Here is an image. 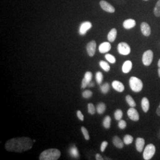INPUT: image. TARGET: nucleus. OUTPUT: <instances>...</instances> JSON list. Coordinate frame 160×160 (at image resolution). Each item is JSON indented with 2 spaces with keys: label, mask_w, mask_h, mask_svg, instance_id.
Instances as JSON below:
<instances>
[{
  "label": "nucleus",
  "mask_w": 160,
  "mask_h": 160,
  "mask_svg": "<svg viewBox=\"0 0 160 160\" xmlns=\"http://www.w3.org/2000/svg\"><path fill=\"white\" fill-rule=\"evenodd\" d=\"M33 140L30 138H14L6 142L5 148L8 151L23 152L31 149L33 147Z\"/></svg>",
  "instance_id": "obj_1"
},
{
  "label": "nucleus",
  "mask_w": 160,
  "mask_h": 160,
  "mask_svg": "<svg viewBox=\"0 0 160 160\" xmlns=\"http://www.w3.org/2000/svg\"><path fill=\"white\" fill-rule=\"evenodd\" d=\"M61 157V151L58 149H49L43 151L39 156L40 160H57Z\"/></svg>",
  "instance_id": "obj_2"
},
{
  "label": "nucleus",
  "mask_w": 160,
  "mask_h": 160,
  "mask_svg": "<svg viewBox=\"0 0 160 160\" xmlns=\"http://www.w3.org/2000/svg\"><path fill=\"white\" fill-rule=\"evenodd\" d=\"M129 86L133 92H140L143 88L142 81L136 77H132L129 79Z\"/></svg>",
  "instance_id": "obj_3"
},
{
  "label": "nucleus",
  "mask_w": 160,
  "mask_h": 160,
  "mask_svg": "<svg viewBox=\"0 0 160 160\" xmlns=\"http://www.w3.org/2000/svg\"><path fill=\"white\" fill-rule=\"evenodd\" d=\"M155 151V147L153 144L150 143L147 145L143 151V157L144 160H151L154 155Z\"/></svg>",
  "instance_id": "obj_4"
},
{
  "label": "nucleus",
  "mask_w": 160,
  "mask_h": 160,
  "mask_svg": "<svg viewBox=\"0 0 160 160\" xmlns=\"http://www.w3.org/2000/svg\"><path fill=\"white\" fill-rule=\"evenodd\" d=\"M154 54L151 50H148L143 53L142 55V62L145 66H149L153 60Z\"/></svg>",
  "instance_id": "obj_5"
},
{
  "label": "nucleus",
  "mask_w": 160,
  "mask_h": 160,
  "mask_svg": "<svg viewBox=\"0 0 160 160\" xmlns=\"http://www.w3.org/2000/svg\"><path fill=\"white\" fill-rule=\"evenodd\" d=\"M118 51L120 55H128L131 53V48L125 42H120L118 46Z\"/></svg>",
  "instance_id": "obj_6"
},
{
  "label": "nucleus",
  "mask_w": 160,
  "mask_h": 160,
  "mask_svg": "<svg viewBox=\"0 0 160 160\" xmlns=\"http://www.w3.org/2000/svg\"><path fill=\"white\" fill-rule=\"evenodd\" d=\"M100 6L103 10L105 12H110V13H113L115 12V8H114V7L112 5H111L108 2H107L104 0L100 1Z\"/></svg>",
  "instance_id": "obj_7"
},
{
  "label": "nucleus",
  "mask_w": 160,
  "mask_h": 160,
  "mask_svg": "<svg viewBox=\"0 0 160 160\" xmlns=\"http://www.w3.org/2000/svg\"><path fill=\"white\" fill-rule=\"evenodd\" d=\"M96 42L94 40H92L87 45V51L90 57H93L96 53Z\"/></svg>",
  "instance_id": "obj_8"
},
{
  "label": "nucleus",
  "mask_w": 160,
  "mask_h": 160,
  "mask_svg": "<svg viewBox=\"0 0 160 160\" xmlns=\"http://www.w3.org/2000/svg\"><path fill=\"white\" fill-rule=\"evenodd\" d=\"M92 24L90 22H84L80 25L79 34L81 36L85 35L86 33L92 28Z\"/></svg>",
  "instance_id": "obj_9"
},
{
  "label": "nucleus",
  "mask_w": 160,
  "mask_h": 160,
  "mask_svg": "<svg viewBox=\"0 0 160 160\" xmlns=\"http://www.w3.org/2000/svg\"><path fill=\"white\" fill-rule=\"evenodd\" d=\"M127 113L129 118L131 120L137 122L139 119V114L138 113L137 110L134 109V108L131 107L130 109H128Z\"/></svg>",
  "instance_id": "obj_10"
},
{
  "label": "nucleus",
  "mask_w": 160,
  "mask_h": 160,
  "mask_svg": "<svg viewBox=\"0 0 160 160\" xmlns=\"http://www.w3.org/2000/svg\"><path fill=\"white\" fill-rule=\"evenodd\" d=\"M92 72L90 71L86 72V74L84 75V77L82 80L81 88L82 89L86 88V87L88 86L89 83L92 81Z\"/></svg>",
  "instance_id": "obj_11"
},
{
  "label": "nucleus",
  "mask_w": 160,
  "mask_h": 160,
  "mask_svg": "<svg viewBox=\"0 0 160 160\" xmlns=\"http://www.w3.org/2000/svg\"><path fill=\"white\" fill-rule=\"evenodd\" d=\"M141 30L142 33L145 36L148 37L151 33V28L149 26L148 24L146 22H142L141 24Z\"/></svg>",
  "instance_id": "obj_12"
},
{
  "label": "nucleus",
  "mask_w": 160,
  "mask_h": 160,
  "mask_svg": "<svg viewBox=\"0 0 160 160\" xmlns=\"http://www.w3.org/2000/svg\"><path fill=\"white\" fill-rule=\"evenodd\" d=\"M111 45L109 42H105L101 43L98 47V50L101 53H107L111 49Z\"/></svg>",
  "instance_id": "obj_13"
},
{
  "label": "nucleus",
  "mask_w": 160,
  "mask_h": 160,
  "mask_svg": "<svg viewBox=\"0 0 160 160\" xmlns=\"http://www.w3.org/2000/svg\"><path fill=\"white\" fill-rule=\"evenodd\" d=\"M112 85L113 88L117 92H123L125 90V86L119 81H116V80L113 81L112 82Z\"/></svg>",
  "instance_id": "obj_14"
},
{
  "label": "nucleus",
  "mask_w": 160,
  "mask_h": 160,
  "mask_svg": "<svg viewBox=\"0 0 160 160\" xmlns=\"http://www.w3.org/2000/svg\"><path fill=\"white\" fill-rule=\"evenodd\" d=\"M123 28L126 29H131L136 26V22L135 20L129 18L124 21L123 23Z\"/></svg>",
  "instance_id": "obj_15"
},
{
  "label": "nucleus",
  "mask_w": 160,
  "mask_h": 160,
  "mask_svg": "<svg viewBox=\"0 0 160 160\" xmlns=\"http://www.w3.org/2000/svg\"><path fill=\"white\" fill-rule=\"evenodd\" d=\"M136 148L138 152H141L143 151V147L145 145V140L142 138H138L136 140Z\"/></svg>",
  "instance_id": "obj_16"
},
{
  "label": "nucleus",
  "mask_w": 160,
  "mask_h": 160,
  "mask_svg": "<svg viewBox=\"0 0 160 160\" xmlns=\"http://www.w3.org/2000/svg\"><path fill=\"white\" fill-rule=\"evenodd\" d=\"M132 68V63L131 61H126L122 65V71L125 74L129 73Z\"/></svg>",
  "instance_id": "obj_17"
},
{
  "label": "nucleus",
  "mask_w": 160,
  "mask_h": 160,
  "mask_svg": "<svg viewBox=\"0 0 160 160\" xmlns=\"http://www.w3.org/2000/svg\"><path fill=\"white\" fill-rule=\"evenodd\" d=\"M113 143L114 146L118 148L121 149L124 147V142L121 140L120 138L118 136H115L113 138Z\"/></svg>",
  "instance_id": "obj_18"
},
{
  "label": "nucleus",
  "mask_w": 160,
  "mask_h": 160,
  "mask_svg": "<svg viewBox=\"0 0 160 160\" xmlns=\"http://www.w3.org/2000/svg\"><path fill=\"white\" fill-rule=\"evenodd\" d=\"M141 106L142 109L145 113L148 112L149 109V102L148 99L147 97H143L141 101Z\"/></svg>",
  "instance_id": "obj_19"
},
{
  "label": "nucleus",
  "mask_w": 160,
  "mask_h": 160,
  "mask_svg": "<svg viewBox=\"0 0 160 160\" xmlns=\"http://www.w3.org/2000/svg\"><path fill=\"white\" fill-rule=\"evenodd\" d=\"M117 36V30L113 28L109 32L108 35V39L110 42H113Z\"/></svg>",
  "instance_id": "obj_20"
},
{
  "label": "nucleus",
  "mask_w": 160,
  "mask_h": 160,
  "mask_svg": "<svg viewBox=\"0 0 160 160\" xmlns=\"http://www.w3.org/2000/svg\"><path fill=\"white\" fill-rule=\"evenodd\" d=\"M106 109V106L105 104L103 103H100L97 104L96 111L98 114H102L104 113Z\"/></svg>",
  "instance_id": "obj_21"
},
{
  "label": "nucleus",
  "mask_w": 160,
  "mask_h": 160,
  "mask_svg": "<svg viewBox=\"0 0 160 160\" xmlns=\"http://www.w3.org/2000/svg\"><path fill=\"white\" fill-rule=\"evenodd\" d=\"M111 125V118L109 116H107L104 118L103 121V125L104 128L109 129Z\"/></svg>",
  "instance_id": "obj_22"
},
{
  "label": "nucleus",
  "mask_w": 160,
  "mask_h": 160,
  "mask_svg": "<svg viewBox=\"0 0 160 160\" xmlns=\"http://www.w3.org/2000/svg\"><path fill=\"white\" fill-rule=\"evenodd\" d=\"M100 66L103 69V70L106 72H109L110 69V67L109 65V63H107L106 62L104 61H100Z\"/></svg>",
  "instance_id": "obj_23"
},
{
  "label": "nucleus",
  "mask_w": 160,
  "mask_h": 160,
  "mask_svg": "<svg viewBox=\"0 0 160 160\" xmlns=\"http://www.w3.org/2000/svg\"><path fill=\"white\" fill-rule=\"evenodd\" d=\"M69 154L72 157H74V158H78L79 157L78 151L75 146L71 147L70 148V149H69Z\"/></svg>",
  "instance_id": "obj_24"
},
{
  "label": "nucleus",
  "mask_w": 160,
  "mask_h": 160,
  "mask_svg": "<svg viewBox=\"0 0 160 160\" xmlns=\"http://www.w3.org/2000/svg\"><path fill=\"white\" fill-rule=\"evenodd\" d=\"M126 101L127 103L129 104V106H131L132 108H134L136 106V103L134 101L133 98L130 96V95H128L126 96Z\"/></svg>",
  "instance_id": "obj_25"
},
{
  "label": "nucleus",
  "mask_w": 160,
  "mask_h": 160,
  "mask_svg": "<svg viewBox=\"0 0 160 160\" xmlns=\"http://www.w3.org/2000/svg\"><path fill=\"white\" fill-rule=\"evenodd\" d=\"M133 141V138L130 135H126L123 138V142L126 145H129L132 143Z\"/></svg>",
  "instance_id": "obj_26"
},
{
  "label": "nucleus",
  "mask_w": 160,
  "mask_h": 160,
  "mask_svg": "<svg viewBox=\"0 0 160 160\" xmlns=\"http://www.w3.org/2000/svg\"><path fill=\"white\" fill-rule=\"evenodd\" d=\"M114 118L117 120H120L123 117V112L120 109H118L115 111L114 114Z\"/></svg>",
  "instance_id": "obj_27"
},
{
  "label": "nucleus",
  "mask_w": 160,
  "mask_h": 160,
  "mask_svg": "<svg viewBox=\"0 0 160 160\" xmlns=\"http://www.w3.org/2000/svg\"><path fill=\"white\" fill-rule=\"evenodd\" d=\"M154 12L156 17H160V0H158L157 2L154 10Z\"/></svg>",
  "instance_id": "obj_28"
},
{
  "label": "nucleus",
  "mask_w": 160,
  "mask_h": 160,
  "mask_svg": "<svg viewBox=\"0 0 160 160\" xmlns=\"http://www.w3.org/2000/svg\"><path fill=\"white\" fill-rule=\"evenodd\" d=\"M96 80L97 81V84H101L103 80V75L101 72L98 71L96 74Z\"/></svg>",
  "instance_id": "obj_29"
},
{
  "label": "nucleus",
  "mask_w": 160,
  "mask_h": 160,
  "mask_svg": "<svg viewBox=\"0 0 160 160\" xmlns=\"http://www.w3.org/2000/svg\"><path fill=\"white\" fill-rule=\"evenodd\" d=\"M101 92L103 94H107L110 90V86L108 83H104L103 85L100 87Z\"/></svg>",
  "instance_id": "obj_30"
},
{
  "label": "nucleus",
  "mask_w": 160,
  "mask_h": 160,
  "mask_svg": "<svg viewBox=\"0 0 160 160\" xmlns=\"http://www.w3.org/2000/svg\"><path fill=\"white\" fill-rule=\"evenodd\" d=\"M105 58L110 63H114L116 62V58L113 55H112L111 54H109V53L106 54L105 55Z\"/></svg>",
  "instance_id": "obj_31"
},
{
  "label": "nucleus",
  "mask_w": 160,
  "mask_h": 160,
  "mask_svg": "<svg viewBox=\"0 0 160 160\" xmlns=\"http://www.w3.org/2000/svg\"><path fill=\"white\" fill-rule=\"evenodd\" d=\"M96 110L92 103H89L88 104V112L90 114H94L96 113Z\"/></svg>",
  "instance_id": "obj_32"
},
{
  "label": "nucleus",
  "mask_w": 160,
  "mask_h": 160,
  "mask_svg": "<svg viewBox=\"0 0 160 160\" xmlns=\"http://www.w3.org/2000/svg\"><path fill=\"white\" fill-rule=\"evenodd\" d=\"M81 131H82V134H83V135H84V137L85 138L86 140L88 141L90 139V136H89L88 132L86 128L84 127V126H82L81 127Z\"/></svg>",
  "instance_id": "obj_33"
},
{
  "label": "nucleus",
  "mask_w": 160,
  "mask_h": 160,
  "mask_svg": "<svg viewBox=\"0 0 160 160\" xmlns=\"http://www.w3.org/2000/svg\"><path fill=\"white\" fill-rule=\"evenodd\" d=\"M82 96L85 98H89L92 96V92L90 90H86L82 92Z\"/></svg>",
  "instance_id": "obj_34"
},
{
  "label": "nucleus",
  "mask_w": 160,
  "mask_h": 160,
  "mask_svg": "<svg viewBox=\"0 0 160 160\" xmlns=\"http://www.w3.org/2000/svg\"><path fill=\"white\" fill-rule=\"evenodd\" d=\"M118 126L121 129H124L126 128V122L123 120H120L118 123Z\"/></svg>",
  "instance_id": "obj_35"
},
{
  "label": "nucleus",
  "mask_w": 160,
  "mask_h": 160,
  "mask_svg": "<svg viewBox=\"0 0 160 160\" xmlns=\"http://www.w3.org/2000/svg\"><path fill=\"white\" fill-rule=\"evenodd\" d=\"M108 145V142L107 141H103V142L101 144V147H100V151L102 152H104L105 149L106 148V147Z\"/></svg>",
  "instance_id": "obj_36"
},
{
  "label": "nucleus",
  "mask_w": 160,
  "mask_h": 160,
  "mask_svg": "<svg viewBox=\"0 0 160 160\" xmlns=\"http://www.w3.org/2000/svg\"><path fill=\"white\" fill-rule=\"evenodd\" d=\"M77 117L78 118V119H79L80 120H81V121H83V120H84V115L82 114V113H81V112L80 110H78V111L77 112Z\"/></svg>",
  "instance_id": "obj_37"
},
{
  "label": "nucleus",
  "mask_w": 160,
  "mask_h": 160,
  "mask_svg": "<svg viewBox=\"0 0 160 160\" xmlns=\"http://www.w3.org/2000/svg\"><path fill=\"white\" fill-rule=\"evenodd\" d=\"M96 159L97 160H103V158L100 154H97L96 155Z\"/></svg>",
  "instance_id": "obj_38"
},
{
  "label": "nucleus",
  "mask_w": 160,
  "mask_h": 160,
  "mask_svg": "<svg viewBox=\"0 0 160 160\" xmlns=\"http://www.w3.org/2000/svg\"><path fill=\"white\" fill-rule=\"evenodd\" d=\"M156 113L158 116H160V103L158 108L157 109V110H156Z\"/></svg>",
  "instance_id": "obj_39"
},
{
  "label": "nucleus",
  "mask_w": 160,
  "mask_h": 160,
  "mask_svg": "<svg viewBox=\"0 0 160 160\" xmlns=\"http://www.w3.org/2000/svg\"><path fill=\"white\" fill-rule=\"evenodd\" d=\"M94 85H95V84H94V83L93 82H92V81H91V82L89 83L88 86H89L90 87H94Z\"/></svg>",
  "instance_id": "obj_40"
},
{
  "label": "nucleus",
  "mask_w": 160,
  "mask_h": 160,
  "mask_svg": "<svg viewBox=\"0 0 160 160\" xmlns=\"http://www.w3.org/2000/svg\"><path fill=\"white\" fill-rule=\"evenodd\" d=\"M158 76H159V77L160 78V68H159L158 69Z\"/></svg>",
  "instance_id": "obj_41"
},
{
  "label": "nucleus",
  "mask_w": 160,
  "mask_h": 160,
  "mask_svg": "<svg viewBox=\"0 0 160 160\" xmlns=\"http://www.w3.org/2000/svg\"><path fill=\"white\" fill-rule=\"evenodd\" d=\"M158 67L160 68V59H159V61H158Z\"/></svg>",
  "instance_id": "obj_42"
},
{
  "label": "nucleus",
  "mask_w": 160,
  "mask_h": 160,
  "mask_svg": "<svg viewBox=\"0 0 160 160\" xmlns=\"http://www.w3.org/2000/svg\"><path fill=\"white\" fill-rule=\"evenodd\" d=\"M143 1H148V0H143Z\"/></svg>",
  "instance_id": "obj_43"
}]
</instances>
